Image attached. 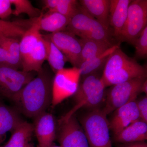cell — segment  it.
<instances>
[{
    "label": "cell",
    "instance_id": "6da1fadb",
    "mask_svg": "<svg viewBox=\"0 0 147 147\" xmlns=\"http://www.w3.org/2000/svg\"><path fill=\"white\" fill-rule=\"evenodd\" d=\"M53 78L42 67L21 90L16 103L27 117L35 118L52 104Z\"/></svg>",
    "mask_w": 147,
    "mask_h": 147
},
{
    "label": "cell",
    "instance_id": "7a4b0ae2",
    "mask_svg": "<svg viewBox=\"0 0 147 147\" xmlns=\"http://www.w3.org/2000/svg\"><path fill=\"white\" fill-rule=\"evenodd\" d=\"M142 77L146 78V68L128 57L119 48L106 61L101 79L106 88Z\"/></svg>",
    "mask_w": 147,
    "mask_h": 147
},
{
    "label": "cell",
    "instance_id": "3957f363",
    "mask_svg": "<svg viewBox=\"0 0 147 147\" xmlns=\"http://www.w3.org/2000/svg\"><path fill=\"white\" fill-rule=\"evenodd\" d=\"M106 87L97 73L84 78L78 89L74 95V106L59 121V123L67 120L79 109L86 108L90 110L100 108L105 101Z\"/></svg>",
    "mask_w": 147,
    "mask_h": 147
},
{
    "label": "cell",
    "instance_id": "277c9868",
    "mask_svg": "<svg viewBox=\"0 0 147 147\" xmlns=\"http://www.w3.org/2000/svg\"><path fill=\"white\" fill-rule=\"evenodd\" d=\"M64 31L81 38L94 40L109 43L113 42V32L90 15L80 5L79 10L69 20Z\"/></svg>",
    "mask_w": 147,
    "mask_h": 147
},
{
    "label": "cell",
    "instance_id": "5b68a950",
    "mask_svg": "<svg viewBox=\"0 0 147 147\" xmlns=\"http://www.w3.org/2000/svg\"><path fill=\"white\" fill-rule=\"evenodd\" d=\"M107 116L102 109L97 108L90 110L79 121L90 147H113Z\"/></svg>",
    "mask_w": 147,
    "mask_h": 147
},
{
    "label": "cell",
    "instance_id": "8992f818",
    "mask_svg": "<svg viewBox=\"0 0 147 147\" xmlns=\"http://www.w3.org/2000/svg\"><path fill=\"white\" fill-rule=\"evenodd\" d=\"M146 78H137L111 86L105 94L102 110L107 115L129 102L136 100Z\"/></svg>",
    "mask_w": 147,
    "mask_h": 147
},
{
    "label": "cell",
    "instance_id": "52a82bcc",
    "mask_svg": "<svg viewBox=\"0 0 147 147\" xmlns=\"http://www.w3.org/2000/svg\"><path fill=\"white\" fill-rule=\"evenodd\" d=\"M147 25V0L131 1L119 42H126L133 45Z\"/></svg>",
    "mask_w": 147,
    "mask_h": 147
},
{
    "label": "cell",
    "instance_id": "ba28073f",
    "mask_svg": "<svg viewBox=\"0 0 147 147\" xmlns=\"http://www.w3.org/2000/svg\"><path fill=\"white\" fill-rule=\"evenodd\" d=\"M81 73L78 67L63 68L55 73L53 78L52 105L55 107L75 94L78 89Z\"/></svg>",
    "mask_w": 147,
    "mask_h": 147
},
{
    "label": "cell",
    "instance_id": "9c48e42d",
    "mask_svg": "<svg viewBox=\"0 0 147 147\" xmlns=\"http://www.w3.org/2000/svg\"><path fill=\"white\" fill-rule=\"evenodd\" d=\"M34 78L33 72L0 65V95L16 102L21 90Z\"/></svg>",
    "mask_w": 147,
    "mask_h": 147
},
{
    "label": "cell",
    "instance_id": "30bf717a",
    "mask_svg": "<svg viewBox=\"0 0 147 147\" xmlns=\"http://www.w3.org/2000/svg\"><path fill=\"white\" fill-rule=\"evenodd\" d=\"M54 43L73 67L79 68L82 63V45L76 36L66 31L42 35Z\"/></svg>",
    "mask_w": 147,
    "mask_h": 147
},
{
    "label": "cell",
    "instance_id": "8fae6325",
    "mask_svg": "<svg viewBox=\"0 0 147 147\" xmlns=\"http://www.w3.org/2000/svg\"><path fill=\"white\" fill-rule=\"evenodd\" d=\"M59 124L58 141L61 147H90L84 129L74 115Z\"/></svg>",
    "mask_w": 147,
    "mask_h": 147
},
{
    "label": "cell",
    "instance_id": "7c38bea8",
    "mask_svg": "<svg viewBox=\"0 0 147 147\" xmlns=\"http://www.w3.org/2000/svg\"><path fill=\"white\" fill-rule=\"evenodd\" d=\"M34 119V129L38 142V147H50L56 137L55 118L52 114L45 112Z\"/></svg>",
    "mask_w": 147,
    "mask_h": 147
},
{
    "label": "cell",
    "instance_id": "4fadbf2b",
    "mask_svg": "<svg viewBox=\"0 0 147 147\" xmlns=\"http://www.w3.org/2000/svg\"><path fill=\"white\" fill-rule=\"evenodd\" d=\"M136 100L128 102L113 112L109 123L110 130L114 136L132 123L140 119Z\"/></svg>",
    "mask_w": 147,
    "mask_h": 147
},
{
    "label": "cell",
    "instance_id": "5bb4252c",
    "mask_svg": "<svg viewBox=\"0 0 147 147\" xmlns=\"http://www.w3.org/2000/svg\"><path fill=\"white\" fill-rule=\"evenodd\" d=\"M131 0H110V26L113 36L119 40L127 17Z\"/></svg>",
    "mask_w": 147,
    "mask_h": 147
},
{
    "label": "cell",
    "instance_id": "9a60e30c",
    "mask_svg": "<svg viewBox=\"0 0 147 147\" xmlns=\"http://www.w3.org/2000/svg\"><path fill=\"white\" fill-rule=\"evenodd\" d=\"M79 3L82 8L92 17L106 28L111 29L110 0H81Z\"/></svg>",
    "mask_w": 147,
    "mask_h": 147
},
{
    "label": "cell",
    "instance_id": "2e32d148",
    "mask_svg": "<svg viewBox=\"0 0 147 147\" xmlns=\"http://www.w3.org/2000/svg\"><path fill=\"white\" fill-rule=\"evenodd\" d=\"M147 139V123L140 119L114 136L115 142L121 144L145 142Z\"/></svg>",
    "mask_w": 147,
    "mask_h": 147
},
{
    "label": "cell",
    "instance_id": "e0dca14e",
    "mask_svg": "<svg viewBox=\"0 0 147 147\" xmlns=\"http://www.w3.org/2000/svg\"><path fill=\"white\" fill-rule=\"evenodd\" d=\"M69 18L56 12L43 13L36 18L35 23L40 30L50 32L51 33L63 31L65 30L69 22Z\"/></svg>",
    "mask_w": 147,
    "mask_h": 147
},
{
    "label": "cell",
    "instance_id": "ac0fdd59",
    "mask_svg": "<svg viewBox=\"0 0 147 147\" xmlns=\"http://www.w3.org/2000/svg\"><path fill=\"white\" fill-rule=\"evenodd\" d=\"M46 60V49L42 35L33 49L22 60V70L37 73L42 69Z\"/></svg>",
    "mask_w": 147,
    "mask_h": 147
},
{
    "label": "cell",
    "instance_id": "d6986e66",
    "mask_svg": "<svg viewBox=\"0 0 147 147\" xmlns=\"http://www.w3.org/2000/svg\"><path fill=\"white\" fill-rule=\"evenodd\" d=\"M23 121L16 111L0 102V144L7 133L13 132Z\"/></svg>",
    "mask_w": 147,
    "mask_h": 147
},
{
    "label": "cell",
    "instance_id": "ffe728a7",
    "mask_svg": "<svg viewBox=\"0 0 147 147\" xmlns=\"http://www.w3.org/2000/svg\"><path fill=\"white\" fill-rule=\"evenodd\" d=\"M36 18L27 20L7 21L0 19V38H19L32 26Z\"/></svg>",
    "mask_w": 147,
    "mask_h": 147
},
{
    "label": "cell",
    "instance_id": "44dd1931",
    "mask_svg": "<svg viewBox=\"0 0 147 147\" xmlns=\"http://www.w3.org/2000/svg\"><path fill=\"white\" fill-rule=\"evenodd\" d=\"M120 43L119 42L101 54L82 63L79 67L82 77L84 78L90 74L97 73L103 65H105L109 56L115 50L120 48Z\"/></svg>",
    "mask_w": 147,
    "mask_h": 147
},
{
    "label": "cell",
    "instance_id": "7402d4cb",
    "mask_svg": "<svg viewBox=\"0 0 147 147\" xmlns=\"http://www.w3.org/2000/svg\"><path fill=\"white\" fill-rule=\"evenodd\" d=\"M34 131L33 124L23 121L12 132L10 139L1 147H26Z\"/></svg>",
    "mask_w": 147,
    "mask_h": 147
},
{
    "label": "cell",
    "instance_id": "603a6c76",
    "mask_svg": "<svg viewBox=\"0 0 147 147\" xmlns=\"http://www.w3.org/2000/svg\"><path fill=\"white\" fill-rule=\"evenodd\" d=\"M0 46L5 48L9 55V59L7 66L18 70L22 68L20 40L18 38H0Z\"/></svg>",
    "mask_w": 147,
    "mask_h": 147
},
{
    "label": "cell",
    "instance_id": "cb8c5ba5",
    "mask_svg": "<svg viewBox=\"0 0 147 147\" xmlns=\"http://www.w3.org/2000/svg\"><path fill=\"white\" fill-rule=\"evenodd\" d=\"M43 37L46 53V60L48 61L53 71L56 73L59 70L64 68L66 59L62 53L51 40Z\"/></svg>",
    "mask_w": 147,
    "mask_h": 147
},
{
    "label": "cell",
    "instance_id": "d4e9b609",
    "mask_svg": "<svg viewBox=\"0 0 147 147\" xmlns=\"http://www.w3.org/2000/svg\"><path fill=\"white\" fill-rule=\"evenodd\" d=\"M79 40L82 45L81 64L85 61L101 54L114 45L94 40L84 38H80Z\"/></svg>",
    "mask_w": 147,
    "mask_h": 147
},
{
    "label": "cell",
    "instance_id": "484cf974",
    "mask_svg": "<svg viewBox=\"0 0 147 147\" xmlns=\"http://www.w3.org/2000/svg\"><path fill=\"white\" fill-rule=\"evenodd\" d=\"M42 37L39 28L35 21L32 26L27 30L21 37L20 41L22 60L33 49Z\"/></svg>",
    "mask_w": 147,
    "mask_h": 147
},
{
    "label": "cell",
    "instance_id": "4316f807",
    "mask_svg": "<svg viewBox=\"0 0 147 147\" xmlns=\"http://www.w3.org/2000/svg\"><path fill=\"white\" fill-rule=\"evenodd\" d=\"M11 1L14 7L12 14L15 16L25 13L30 18H38L42 13L38 9L34 7L28 0H11Z\"/></svg>",
    "mask_w": 147,
    "mask_h": 147
},
{
    "label": "cell",
    "instance_id": "83f0119b",
    "mask_svg": "<svg viewBox=\"0 0 147 147\" xmlns=\"http://www.w3.org/2000/svg\"><path fill=\"white\" fill-rule=\"evenodd\" d=\"M80 7L76 0H60L57 7L50 12H57L70 19L77 12Z\"/></svg>",
    "mask_w": 147,
    "mask_h": 147
},
{
    "label": "cell",
    "instance_id": "f1b7e54d",
    "mask_svg": "<svg viewBox=\"0 0 147 147\" xmlns=\"http://www.w3.org/2000/svg\"><path fill=\"white\" fill-rule=\"evenodd\" d=\"M135 48V56L138 59H144L147 56V26L143 30L142 33L133 45Z\"/></svg>",
    "mask_w": 147,
    "mask_h": 147
},
{
    "label": "cell",
    "instance_id": "f546056e",
    "mask_svg": "<svg viewBox=\"0 0 147 147\" xmlns=\"http://www.w3.org/2000/svg\"><path fill=\"white\" fill-rule=\"evenodd\" d=\"M12 4L11 0H0V18L5 20L12 14Z\"/></svg>",
    "mask_w": 147,
    "mask_h": 147
},
{
    "label": "cell",
    "instance_id": "4dcf8cb0",
    "mask_svg": "<svg viewBox=\"0 0 147 147\" xmlns=\"http://www.w3.org/2000/svg\"><path fill=\"white\" fill-rule=\"evenodd\" d=\"M136 101L140 119L147 123V96H145Z\"/></svg>",
    "mask_w": 147,
    "mask_h": 147
},
{
    "label": "cell",
    "instance_id": "1f68e13d",
    "mask_svg": "<svg viewBox=\"0 0 147 147\" xmlns=\"http://www.w3.org/2000/svg\"><path fill=\"white\" fill-rule=\"evenodd\" d=\"M60 0H44L42 1L44 9H47V12L53 11L57 7Z\"/></svg>",
    "mask_w": 147,
    "mask_h": 147
},
{
    "label": "cell",
    "instance_id": "d6a6232c",
    "mask_svg": "<svg viewBox=\"0 0 147 147\" xmlns=\"http://www.w3.org/2000/svg\"><path fill=\"white\" fill-rule=\"evenodd\" d=\"M118 147H147V144L145 142H133L122 144Z\"/></svg>",
    "mask_w": 147,
    "mask_h": 147
},
{
    "label": "cell",
    "instance_id": "836d02e7",
    "mask_svg": "<svg viewBox=\"0 0 147 147\" xmlns=\"http://www.w3.org/2000/svg\"><path fill=\"white\" fill-rule=\"evenodd\" d=\"M141 93H144L147 96V79L142 84L141 88Z\"/></svg>",
    "mask_w": 147,
    "mask_h": 147
},
{
    "label": "cell",
    "instance_id": "e575fe53",
    "mask_svg": "<svg viewBox=\"0 0 147 147\" xmlns=\"http://www.w3.org/2000/svg\"><path fill=\"white\" fill-rule=\"evenodd\" d=\"M26 147H34V146H33L32 145L29 143V144H28L26 146Z\"/></svg>",
    "mask_w": 147,
    "mask_h": 147
},
{
    "label": "cell",
    "instance_id": "d590c367",
    "mask_svg": "<svg viewBox=\"0 0 147 147\" xmlns=\"http://www.w3.org/2000/svg\"><path fill=\"white\" fill-rule=\"evenodd\" d=\"M50 147H61L60 146H57V145L54 144H53V145H52V146H51Z\"/></svg>",
    "mask_w": 147,
    "mask_h": 147
}]
</instances>
